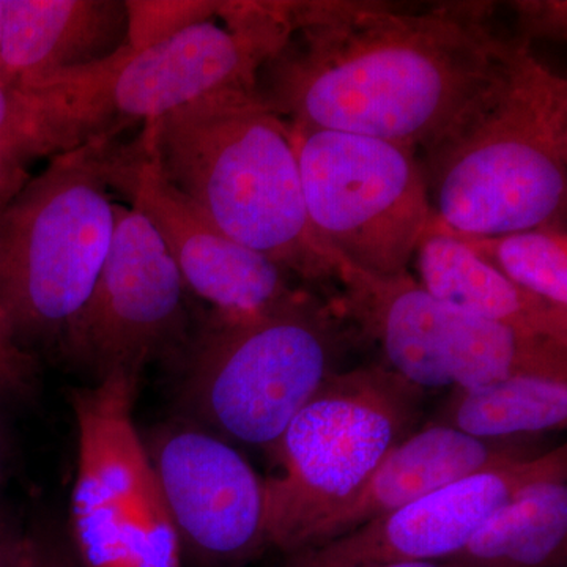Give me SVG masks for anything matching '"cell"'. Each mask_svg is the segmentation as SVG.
Wrapping results in <instances>:
<instances>
[{
	"label": "cell",
	"mask_w": 567,
	"mask_h": 567,
	"mask_svg": "<svg viewBox=\"0 0 567 567\" xmlns=\"http://www.w3.org/2000/svg\"><path fill=\"white\" fill-rule=\"evenodd\" d=\"M417 162L432 221L447 233L566 226V78L511 37L491 76Z\"/></svg>",
	"instance_id": "obj_2"
},
{
	"label": "cell",
	"mask_w": 567,
	"mask_h": 567,
	"mask_svg": "<svg viewBox=\"0 0 567 567\" xmlns=\"http://www.w3.org/2000/svg\"><path fill=\"white\" fill-rule=\"evenodd\" d=\"M516 11L518 33L514 39L532 47V41H566L567 3L565 0H518L511 3Z\"/></svg>",
	"instance_id": "obj_25"
},
{
	"label": "cell",
	"mask_w": 567,
	"mask_h": 567,
	"mask_svg": "<svg viewBox=\"0 0 567 567\" xmlns=\"http://www.w3.org/2000/svg\"><path fill=\"white\" fill-rule=\"evenodd\" d=\"M546 480H567L566 445L462 477L338 539L284 555L279 567H358L453 558L499 506L522 488Z\"/></svg>",
	"instance_id": "obj_14"
},
{
	"label": "cell",
	"mask_w": 567,
	"mask_h": 567,
	"mask_svg": "<svg viewBox=\"0 0 567 567\" xmlns=\"http://www.w3.org/2000/svg\"><path fill=\"white\" fill-rule=\"evenodd\" d=\"M136 380L111 375L71 395L78 472L70 540L82 567H182V548L133 417Z\"/></svg>",
	"instance_id": "obj_10"
},
{
	"label": "cell",
	"mask_w": 567,
	"mask_h": 567,
	"mask_svg": "<svg viewBox=\"0 0 567 567\" xmlns=\"http://www.w3.org/2000/svg\"><path fill=\"white\" fill-rule=\"evenodd\" d=\"M188 293L152 224L117 204L106 262L65 352L91 368L96 382L111 375L140 382L145 365L188 341Z\"/></svg>",
	"instance_id": "obj_11"
},
{
	"label": "cell",
	"mask_w": 567,
	"mask_h": 567,
	"mask_svg": "<svg viewBox=\"0 0 567 567\" xmlns=\"http://www.w3.org/2000/svg\"><path fill=\"white\" fill-rule=\"evenodd\" d=\"M292 133L306 213L320 245L361 274H410L432 221L417 152L331 130L292 126Z\"/></svg>",
	"instance_id": "obj_9"
},
{
	"label": "cell",
	"mask_w": 567,
	"mask_h": 567,
	"mask_svg": "<svg viewBox=\"0 0 567 567\" xmlns=\"http://www.w3.org/2000/svg\"><path fill=\"white\" fill-rule=\"evenodd\" d=\"M293 2L227 0L218 13L140 51L125 48L65 84L89 136L115 137L213 93L256 91L292 32Z\"/></svg>",
	"instance_id": "obj_7"
},
{
	"label": "cell",
	"mask_w": 567,
	"mask_h": 567,
	"mask_svg": "<svg viewBox=\"0 0 567 567\" xmlns=\"http://www.w3.org/2000/svg\"><path fill=\"white\" fill-rule=\"evenodd\" d=\"M3 25H6V0H0V54H2Z\"/></svg>",
	"instance_id": "obj_30"
},
{
	"label": "cell",
	"mask_w": 567,
	"mask_h": 567,
	"mask_svg": "<svg viewBox=\"0 0 567 567\" xmlns=\"http://www.w3.org/2000/svg\"><path fill=\"white\" fill-rule=\"evenodd\" d=\"M103 167L111 192L125 196L130 207L147 218L189 293L207 301L213 312L262 315L312 293L264 254L227 237L171 186L144 133L126 145L107 141Z\"/></svg>",
	"instance_id": "obj_12"
},
{
	"label": "cell",
	"mask_w": 567,
	"mask_h": 567,
	"mask_svg": "<svg viewBox=\"0 0 567 567\" xmlns=\"http://www.w3.org/2000/svg\"><path fill=\"white\" fill-rule=\"evenodd\" d=\"M339 322L316 293L262 315L212 312L183 346V406L194 424L270 454L338 372Z\"/></svg>",
	"instance_id": "obj_5"
},
{
	"label": "cell",
	"mask_w": 567,
	"mask_h": 567,
	"mask_svg": "<svg viewBox=\"0 0 567 567\" xmlns=\"http://www.w3.org/2000/svg\"><path fill=\"white\" fill-rule=\"evenodd\" d=\"M24 532L17 517L0 507V567L17 565Z\"/></svg>",
	"instance_id": "obj_27"
},
{
	"label": "cell",
	"mask_w": 567,
	"mask_h": 567,
	"mask_svg": "<svg viewBox=\"0 0 567 567\" xmlns=\"http://www.w3.org/2000/svg\"><path fill=\"white\" fill-rule=\"evenodd\" d=\"M122 0H6L0 82L44 91L126 48Z\"/></svg>",
	"instance_id": "obj_16"
},
{
	"label": "cell",
	"mask_w": 567,
	"mask_h": 567,
	"mask_svg": "<svg viewBox=\"0 0 567 567\" xmlns=\"http://www.w3.org/2000/svg\"><path fill=\"white\" fill-rule=\"evenodd\" d=\"M457 237L525 292L567 309L566 226H543L498 237Z\"/></svg>",
	"instance_id": "obj_21"
},
{
	"label": "cell",
	"mask_w": 567,
	"mask_h": 567,
	"mask_svg": "<svg viewBox=\"0 0 567 567\" xmlns=\"http://www.w3.org/2000/svg\"><path fill=\"white\" fill-rule=\"evenodd\" d=\"M435 424L481 440L561 431L567 424V379L514 375L466 390L454 388Z\"/></svg>",
	"instance_id": "obj_19"
},
{
	"label": "cell",
	"mask_w": 567,
	"mask_h": 567,
	"mask_svg": "<svg viewBox=\"0 0 567 567\" xmlns=\"http://www.w3.org/2000/svg\"><path fill=\"white\" fill-rule=\"evenodd\" d=\"M424 391L383 363L334 372L295 415L264 480L268 547H305L346 506L395 445L417 431Z\"/></svg>",
	"instance_id": "obj_6"
},
{
	"label": "cell",
	"mask_w": 567,
	"mask_h": 567,
	"mask_svg": "<svg viewBox=\"0 0 567 567\" xmlns=\"http://www.w3.org/2000/svg\"><path fill=\"white\" fill-rule=\"evenodd\" d=\"M425 292L477 319L567 344V309L509 281L472 248L431 221L413 257Z\"/></svg>",
	"instance_id": "obj_17"
},
{
	"label": "cell",
	"mask_w": 567,
	"mask_h": 567,
	"mask_svg": "<svg viewBox=\"0 0 567 567\" xmlns=\"http://www.w3.org/2000/svg\"><path fill=\"white\" fill-rule=\"evenodd\" d=\"M7 466V443L6 435H3L2 424H0V483H2L3 475H6Z\"/></svg>",
	"instance_id": "obj_29"
},
{
	"label": "cell",
	"mask_w": 567,
	"mask_h": 567,
	"mask_svg": "<svg viewBox=\"0 0 567 567\" xmlns=\"http://www.w3.org/2000/svg\"><path fill=\"white\" fill-rule=\"evenodd\" d=\"M31 178L28 162L11 153L0 152V208Z\"/></svg>",
	"instance_id": "obj_26"
},
{
	"label": "cell",
	"mask_w": 567,
	"mask_h": 567,
	"mask_svg": "<svg viewBox=\"0 0 567 567\" xmlns=\"http://www.w3.org/2000/svg\"><path fill=\"white\" fill-rule=\"evenodd\" d=\"M333 308L377 342L386 368L424 393L514 375L567 379V344L465 315L410 274L377 278L339 262Z\"/></svg>",
	"instance_id": "obj_8"
},
{
	"label": "cell",
	"mask_w": 567,
	"mask_h": 567,
	"mask_svg": "<svg viewBox=\"0 0 567 567\" xmlns=\"http://www.w3.org/2000/svg\"><path fill=\"white\" fill-rule=\"evenodd\" d=\"M128 18L126 48L140 51L218 13L208 0H125Z\"/></svg>",
	"instance_id": "obj_22"
},
{
	"label": "cell",
	"mask_w": 567,
	"mask_h": 567,
	"mask_svg": "<svg viewBox=\"0 0 567 567\" xmlns=\"http://www.w3.org/2000/svg\"><path fill=\"white\" fill-rule=\"evenodd\" d=\"M99 136L52 156L0 208V316L22 347L65 350L102 274L117 204Z\"/></svg>",
	"instance_id": "obj_4"
},
{
	"label": "cell",
	"mask_w": 567,
	"mask_h": 567,
	"mask_svg": "<svg viewBox=\"0 0 567 567\" xmlns=\"http://www.w3.org/2000/svg\"><path fill=\"white\" fill-rule=\"evenodd\" d=\"M539 454L532 436L481 440L447 425H425L390 451L360 492L317 525L301 550L338 539L462 477Z\"/></svg>",
	"instance_id": "obj_15"
},
{
	"label": "cell",
	"mask_w": 567,
	"mask_h": 567,
	"mask_svg": "<svg viewBox=\"0 0 567 567\" xmlns=\"http://www.w3.org/2000/svg\"><path fill=\"white\" fill-rule=\"evenodd\" d=\"M358 567H464L454 558L432 559V561H399L379 563V565H365Z\"/></svg>",
	"instance_id": "obj_28"
},
{
	"label": "cell",
	"mask_w": 567,
	"mask_h": 567,
	"mask_svg": "<svg viewBox=\"0 0 567 567\" xmlns=\"http://www.w3.org/2000/svg\"><path fill=\"white\" fill-rule=\"evenodd\" d=\"M494 10L488 2H293L292 32L260 70L256 93L292 126L420 152L506 51L511 37L495 31Z\"/></svg>",
	"instance_id": "obj_1"
},
{
	"label": "cell",
	"mask_w": 567,
	"mask_h": 567,
	"mask_svg": "<svg viewBox=\"0 0 567 567\" xmlns=\"http://www.w3.org/2000/svg\"><path fill=\"white\" fill-rule=\"evenodd\" d=\"M37 379L39 363L35 354L17 341L0 316V399H28L35 390Z\"/></svg>",
	"instance_id": "obj_24"
},
{
	"label": "cell",
	"mask_w": 567,
	"mask_h": 567,
	"mask_svg": "<svg viewBox=\"0 0 567 567\" xmlns=\"http://www.w3.org/2000/svg\"><path fill=\"white\" fill-rule=\"evenodd\" d=\"M142 133L163 177L213 226L334 300L339 264L309 223L292 126L256 91L213 93Z\"/></svg>",
	"instance_id": "obj_3"
},
{
	"label": "cell",
	"mask_w": 567,
	"mask_h": 567,
	"mask_svg": "<svg viewBox=\"0 0 567 567\" xmlns=\"http://www.w3.org/2000/svg\"><path fill=\"white\" fill-rule=\"evenodd\" d=\"M84 142L87 134L63 89L25 92L0 82V152L31 163Z\"/></svg>",
	"instance_id": "obj_20"
},
{
	"label": "cell",
	"mask_w": 567,
	"mask_h": 567,
	"mask_svg": "<svg viewBox=\"0 0 567 567\" xmlns=\"http://www.w3.org/2000/svg\"><path fill=\"white\" fill-rule=\"evenodd\" d=\"M566 548V480H546L499 506L453 558L464 567H561Z\"/></svg>",
	"instance_id": "obj_18"
},
{
	"label": "cell",
	"mask_w": 567,
	"mask_h": 567,
	"mask_svg": "<svg viewBox=\"0 0 567 567\" xmlns=\"http://www.w3.org/2000/svg\"><path fill=\"white\" fill-rule=\"evenodd\" d=\"M145 446L183 557L197 567H238L268 548L264 480L230 442L178 423Z\"/></svg>",
	"instance_id": "obj_13"
},
{
	"label": "cell",
	"mask_w": 567,
	"mask_h": 567,
	"mask_svg": "<svg viewBox=\"0 0 567 567\" xmlns=\"http://www.w3.org/2000/svg\"><path fill=\"white\" fill-rule=\"evenodd\" d=\"M14 567H82L69 536L50 518L25 528Z\"/></svg>",
	"instance_id": "obj_23"
}]
</instances>
